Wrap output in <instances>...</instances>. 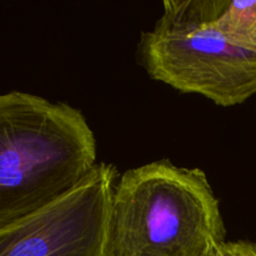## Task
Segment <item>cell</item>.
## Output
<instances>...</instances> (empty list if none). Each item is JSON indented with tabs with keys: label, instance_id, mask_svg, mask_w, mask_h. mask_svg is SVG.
Segmentation results:
<instances>
[{
	"label": "cell",
	"instance_id": "obj_5",
	"mask_svg": "<svg viewBox=\"0 0 256 256\" xmlns=\"http://www.w3.org/2000/svg\"><path fill=\"white\" fill-rule=\"evenodd\" d=\"M210 25L234 46L256 52V0H215Z\"/></svg>",
	"mask_w": 256,
	"mask_h": 256
},
{
	"label": "cell",
	"instance_id": "obj_6",
	"mask_svg": "<svg viewBox=\"0 0 256 256\" xmlns=\"http://www.w3.org/2000/svg\"><path fill=\"white\" fill-rule=\"evenodd\" d=\"M225 256H256V244L250 242H225L222 244Z\"/></svg>",
	"mask_w": 256,
	"mask_h": 256
},
{
	"label": "cell",
	"instance_id": "obj_2",
	"mask_svg": "<svg viewBox=\"0 0 256 256\" xmlns=\"http://www.w3.org/2000/svg\"><path fill=\"white\" fill-rule=\"evenodd\" d=\"M225 234L202 169L156 160L125 172L115 185L110 256H204Z\"/></svg>",
	"mask_w": 256,
	"mask_h": 256
},
{
	"label": "cell",
	"instance_id": "obj_1",
	"mask_svg": "<svg viewBox=\"0 0 256 256\" xmlns=\"http://www.w3.org/2000/svg\"><path fill=\"white\" fill-rule=\"evenodd\" d=\"M96 164L79 109L24 92L0 95V232L69 192Z\"/></svg>",
	"mask_w": 256,
	"mask_h": 256
},
{
	"label": "cell",
	"instance_id": "obj_4",
	"mask_svg": "<svg viewBox=\"0 0 256 256\" xmlns=\"http://www.w3.org/2000/svg\"><path fill=\"white\" fill-rule=\"evenodd\" d=\"M118 169L98 162L74 189L0 232V256H110Z\"/></svg>",
	"mask_w": 256,
	"mask_h": 256
},
{
	"label": "cell",
	"instance_id": "obj_7",
	"mask_svg": "<svg viewBox=\"0 0 256 256\" xmlns=\"http://www.w3.org/2000/svg\"><path fill=\"white\" fill-rule=\"evenodd\" d=\"M204 256H225L224 252H222V244L212 246V249L208 250V252Z\"/></svg>",
	"mask_w": 256,
	"mask_h": 256
},
{
	"label": "cell",
	"instance_id": "obj_3",
	"mask_svg": "<svg viewBox=\"0 0 256 256\" xmlns=\"http://www.w3.org/2000/svg\"><path fill=\"white\" fill-rule=\"evenodd\" d=\"M215 0H166L154 28L142 34L139 54L152 79L219 106L256 94V52L230 44L210 25Z\"/></svg>",
	"mask_w": 256,
	"mask_h": 256
}]
</instances>
